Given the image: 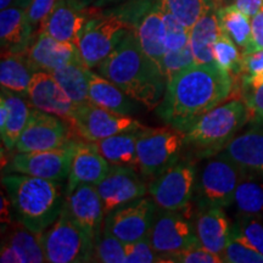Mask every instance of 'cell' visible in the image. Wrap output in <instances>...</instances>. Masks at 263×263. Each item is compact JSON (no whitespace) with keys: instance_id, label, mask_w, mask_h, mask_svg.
<instances>
[{"instance_id":"cell-24","label":"cell","mask_w":263,"mask_h":263,"mask_svg":"<svg viewBox=\"0 0 263 263\" xmlns=\"http://www.w3.org/2000/svg\"><path fill=\"white\" fill-rule=\"evenodd\" d=\"M88 80H89V100L91 104L129 116L137 111L138 101L127 95L107 78L95 73L91 68H88Z\"/></svg>"},{"instance_id":"cell-18","label":"cell","mask_w":263,"mask_h":263,"mask_svg":"<svg viewBox=\"0 0 263 263\" xmlns=\"http://www.w3.org/2000/svg\"><path fill=\"white\" fill-rule=\"evenodd\" d=\"M27 97L33 107L70 121L73 117L76 105L58 83L54 76L47 71H35L32 76Z\"/></svg>"},{"instance_id":"cell-11","label":"cell","mask_w":263,"mask_h":263,"mask_svg":"<svg viewBox=\"0 0 263 263\" xmlns=\"http://www.w3.org/2000/svg\"><path fill=\"white\" fill-rule=\"evenodd\" d=\"M70 122L84 140L98 141L123 132L145 128L139 121L129 115L107 110L91 103L77 106Z\"/></svg>"},{"instance_id":"cell-34","label":"cell","mask_w":263,"mask_h":263,"mask_svg":"<svg viewBox=\"0 0 263 263\" xmlns=\"http://www.w3.org/2000/svg\"><path fill=\"white\" fill-rule=\"evenodd\" d=\"M188 29L212 8L211 0H157Z\"/></svg>"},{"instance_id":"cell-8","label":"cell","mask_w":263,"mask_h":263,"mask_svg":"<svg viewBox=\"0 0 263 263\" xmlns=\"http://www.w3.org/2000/svg\"><path fill=\"white\" fill-rule=\"evenodd\" d=\"M133 28L122 15L91 17L78 43L82 60L89 68H97Z\"/></svg>"},{"instance_id":"cell-1","label":"cell","mask_w":263,"mask_h":263,"mask_svg":"<svg viewBox=\"0 0 263 263\" xmlns=\"http://www.w3.org/2000/svg\"><path fill=\"white\" fill-rule=\"evenodd\" d=\"M234 78L216 64H195L167 81L157 115L174 129L185 133L212 108L228 99Z\"/></svg>"},{"instance_id":"cell-7","label":"cell","mask_w":263,"mask_h":263,"mask_svg":"<svg viewBox=\"0 0 263 263\" xmlns=\"http://www.w3.org/2000/svg\"><path fill=\"white\" fill-rule=\"evenodd\" d=\"M184 133L174 128H145L138 139L139 172L155 178L179 160Z\"/></svg>"},{"instance_id":"cell-4","label":"cell","mask_w":263,"mask_h":263,"mask_svg":"<svg viewBox=\"0 0 263 263\" xmlns=\"http://www.w3.org/2000/svg\"><path fill=\"white\" fill-rule=\"evenodd\" d=\"M249 122L244 100L227 101L200 118L184 133V145L195 150L199 157L217 155L234 139L236 133Z\"/></svg>"},{"instance_id":"cell-29","label":"cell","mask_w":263,"mask_h":263,"mask_svg":"<svg viewBox=\"0 0 263 263\" xmlns=\"http://www.w3.org/2000/svg\"><path fill=\"white\" fill-rule=\"evenodd\" d=\"M2 97L5 98L9 105V117L5 126L0 128L3 144L8 149H15L20 136L24 132L26 124L29 120L31 107L26 103L22 95L2 87Z\"/></svg>"},{"instance_id":"cell-37","label":"cell","mask_w":263,"mask_h":263,"mask_svg":"<svg viewBox=\"0 0 263 263\" xmlns=\"http://www.w3.org/2000/svg\"><path fill=\"white\" fill-rule=\"evenodd\" d=\"M94 262L126 263V244L103 228L94 245Z\"/></svg>"},{"instance_id":"cell-30","label":"cell","mask_w":263,"mask_h":263,"mask_svg":"<svg viewBox=\"0 0 263 263\" xmlns=\"http://www.w3.org/2000/svg\"><path fill=\"white\" fill-rule=\"evenodd\" d=\"M88 68L84 62H72L51 72L65 93L77 106L90 103Z\"/></svg>"},{"instance_id":"cell-23","label":"cell","mask_w":263,"mask_h":263,"mask_svg":"<svg viewBox=\"0 0 263 263\" xmlns=\"http://www.w3.org/2000/svg\"><path fill=\"white\" fill-rule=\"evenodd\" d=\"M34 33L28 26L26 9L10 6L0 12V43L2 52H26Z\"/></svg>"},{"instance_id":"cell-14","label":"cell","mask_w":263,"mask_h":263,"mask_svg":"<svg viewBox=\"0 0 263 263\" xmlns=\"http://www.w3.org/2000/svg\"><path fill=\"white\" fill-rule=\"evenodd\" d=\"M71 143L64 118L31 108L29 120L16 143V153H33L58 149Z\"/></svg>"},{"instance_id":"cell-22","label":"cell","mask_w":263,"mask_h":263,"mask_svg":"<svg viewBox=\"0 0 263 263\" xmlns=\"http://www.w3.org/2000/svg\"><path fill=\"white\" fill-rule=\"evenodd\" d=\"M134 29L143 50L162 70V61L167 51L164 44L166 28L159 2L154 3L141 14Z\"/></svg>"},{"instance_id":"cell-10","label":"cell","mask_w":263,"mask_h":263,"mask_svg":"<svg viewBox=\"0 0 263 263\" xmlns=\"http://www.w3.org/2000/svg\"><path fill=\"white\" fill-rule=\"evenodd\" d=\"M188 207L179 211L161 210V212L156 213L149 239L159 256L173 254L200 244L195 223Z\"/></svg>"},{"instance_id":"cell-19","label":"cell","mask_w":263,"mask_h":263,"mask_svg":"<svg viewBox=\"0 0 263 263\" xmlns=\"http://www.w3.org/2000/svg\"><path fill=\"white\" fill-rule=\"evenodd\" d=\"M26 55L35 71L54 72L72 62H83L80 49L72 43L60 42L47 33H37Z\"/></svg>"},{"instance_id":"cell-36","label":"cell","mask_w":263,"mask_h":263,"mask_svg":"<svg viewBox=\"0 0 263 263\" xmlns=\"http://www.w3.org/2000/svg\"><path fill=\"white\" fill-rule=\"evenodd\" d=\"M227 263H263V255L234 229H230L229 239L222 254Z\"/></svg>"},{"instance_id":"cell-13","label":"cell","mask_w":263,"mask_h":263,"mask_svg":"<svg viewBox=\"0 0 263 263\" xmlns=\"http://www.w3.org/2000/svg\"><path fill=\"white\" fill-rule=\"evenodd\" d=\"M74 144L71 141L58 149L17 153L6 167V173L27 174L62 183L64 180H67L70 174Z\"/></svg>"},{"instance_id":"cell-21","label":"cell","mask_w":263,"mask_h":263,"mask_svg":"<svg viewBox=\"0 0 263 263\" xmlns=\"http://www.w3.org/2000/svg\"><path fill=\"white\" fill-rule=\"evenodd\" d=\"M194 223H195L196 235L200 244L209 251L222 257L232 229L228 217L223 209L221 207L199 209V212L194 218Z\"/></svg>"},{"instance_id":"cell-33","label":"cell","mask_w":263,"mask_h":263,"mask_svg":"<svg viewBox=\"0 0 263 263\" xmlns=\"http://www.w3.org/2000/svg\"><path fill=\"white\" fill-rule=\"evenodd\" d=\"M236 211L242 216H259L263 213V182L248 178L240 182L234 195Z\"/></svg>"},{"instance_id":"cell-32","label":"cell","mask_w":263,"mask_h":263,"mask_svg":"<svg viewBox=\"0 0 263 263\" xmlns=\"http://www.w3.org/2000/svg\"><path fill=\"white\" fill-rule=\"evenodd\" d=\"M3 244L11 246L17 252L22 263H41L45 262V255L43 251L39 234L18 223L6 233L5 238H3Z\"/></svg>"},{"instance_id":"cell-43","label":"cell","mask_w":263,"mask_h":263,"mask_svg":"<svg viewBox=\"0 0 263 263\" xmlns=\"http://www.w3.org/2000/svg\"><path fill=\"white\" fill-rule=\"evenodd\" d=\"M194 57L190 44L178 51H166L162 61V71L166 76L167 81L176 74L177 72L182 71L183 68L194 64Z\"/></svg>"},{"instance_id":"cell-45","label":"cell","mask_w":263,"mask_h":263,"mask_svg":"<svg viewBox=\"0 0 263 263\" xmlns=\"http://www.w3.org/2000/svg\"><path fill=\"white\" fill-rule=\"evenodd\" d=\"M55 3L57 0H32L31 4L26 9V17H27L28 26L34 33V37L39 26L51 12Z\"/></svg>"},{"instance_id":"cell-42","label":"cell","mask_w":263,"mask_h":263,"mask_svg":"<svg viewBox=\"0 0 263 263\" xmlns=\"http://www.w3.org/2000/svg\"><path fill=\"white\" fill-rule=\"evenodd\" d=\"M160 256L147 238L126 244V263H153L159 262Z\"/></svg>"},{"instance_id":"cell-16","label":"cell","mask_w":263,"mask_h":263,"mask_svg":"<svg viewBox=\"0 0 263 263\" xmlns=\"http://www.w3.org/2000/svg\"><path fill=\"white\" fill-rule=\"evenodd\" d=\"M65 209L72 218L97 241L104 228L105 211L97 185L80 184L66 195Z\"/></svg>"},{"instance_id":"cell-3","label":"cell","mask_w":263,"mask_h":263,"mask_svg":"<svg viewBox=\"0 0 263 263\" xmlns=\"http://www.w3.org/2000/svg\"><path fill=\"white\" fill-rule=\"evenodd\" d=\"M2 180L16 221L31 232L42 234L60 217L66 201L61 183L21 173H8Z\"/></svg>"},{"instance_id":"cell-17","label":"cell","mask_w":263,"mask_h":263,"mask_svg":"<svg viewBox=\"0 0 263 263\" xmlns=\"http://www.w3.org/2000/svg\"><path fill=\"white\" fill-rule=\"evenodd\" d=\"M90 18L87 8H80L71 0H57L50 14L39 26L37 33H47L57 41L72 43L78 47Z\"/></svg>"},{"instance_id":"cell-41","label":"cell","mask_w":263,"mask_h":263,"mask_svg":"<svg viewBox=\"0 0 263 263\" xmlns=\"http://www.w3.org/2000/svg\"><path fill=\"white\" fill-rule=\"evenodd\" d=\"M256 217L257 216H244L236 221L232 228L263 255V223Z\"/></svg>"},{"instance_id":"cell-39","label":"cell","mask_w":263,"mask_h":263,"mask_svg":"<svg viewBox=\"0 0 263 263\" xmlns=\"http://www.w3.org/2000/svg\"><path fill=\"white\" fill-rule=\"evenodd\" d=\"M159 262L172 263H223V258L219 255L213 254L203 248L201 244H196L182 251L173 254L160 255Z\"/></svg>"},{"instance_id":"cell-46","label":"cell","mask_w":263,"mask_h":263,"mask_svg":"<svg viewBox=\"0 0 263 263\" xmlns=\"http://www.w3.org/2000/svg\"><path fill=\"white\" fill-rule=\"evenodd\" d=\"M263 50V9L251 17V39L242 54Z\"/></svg>"},{"instance_id":"cell-52","label":"cell","mask_w":263,"mask_h":263,"mask_svg":"<svg viewBox=\"0 0 263 263\" xmlns=\"http://www.w3.org/2000/svg\"><path fill=\"white\" fill-rule=\"evenodd\" d=\"M32 0H16L15 3V6H20V8L22 9H27L28 5L31 4Z\"/></svg>"},{"instance_id":"cell-51","label":"cell","mask_w":263,"mask_h":263,"mask_svg":"<svg viewBox=\"0 0 263 263\" xmlns=\"http://www.w3.org/2000/svg\"><path fill=\"white\" fill-rule=\"evenodd\" d=\"M16 0H0V9L4 10L6 8H10V6H14Z\"/></svg>"},{"instance_id":"cell-38","label":"cell","mask_w":263,"mask_h":263,"mask_svg":"<svg viewBox=\"0 0 263 263\" xmlns=\"http://www.w3.org/2000/svg\"><path fill=\"white\" fill-rule=\"evenodd\" d=\"M160 4V3H159ZM163 14L164 28H166V35H164V44H166L167 51H178L182 50L189 45V34L190 29L184 26L172 12L164 9L160 4Z\"/></svg>"},{"instance_id":"cell-44","label":"cell","mask_w":263,"mask_h":263,"mask_svg":"<svg viewBox=\"0 0 263 263\" xmlns=\"http://www.w3.org/2000/svg\"><path fill=\"white\" fill-rule=\"evenodd\" d=\"M242 98L249 111V121L257 126H263V83L242 89Z\"/></svg>"},{"instance_id":"cell-20","label":"cell","mask_w":263,"mask_h":263,"mask_svg":"<svg viewBox=\"0 0 263 263\" xmlns=\"http://www.w3.org/2000/svg\"><path fill=\"white\" fill-rule=\"evenodd\" d=\"M110 170L111 164L104 159L93 143H76L67 185L65 188L66 195L80 184L98 185L107 176Z\"/></svg>"},{"instance_id":"cell-27","label":"cell","mask_w":263,"mask_h":263,"mask_svg":"<svg viewBox=\"0 0 263 263\" xmlns=\"http://www.w3.org/2000/svg\"><path fill=\"white\" fill-rule=\"evenodd\" d=\"M221 34L217 11L211 9L190 29L189 44L195 64H215L213 45Z\"/></svg>"},{"instance_id":"cell-15","label":"cell","mask_w":263,"mask_h":263,"mask_svg":"<svg viewBox=\"0 0 263 263\" xmlns=\"http://www.w3.org/2000/svg\"><path fill=\"white\" fill-rule=\"evenodd\" d=\"M105 215L117 207L145 196L146 185L132 167L111 166L110 172L97 185Z\"/></svg>"},{"instance_id":"cell-49","label":"cell","mask_w":263,"mask_h":263,"mask_svg":"<svg viewBox=\"0 0 263 263\" xmlns=\"http://www.w3.org/2000/svg\"><path fill=\"white\" fill-rule=\"evenodd\" d=\"M71 2L80 8H88L89 5L94 4L95 0H71Z\"/></svg>"},{"instance_id":"cell-35","label":"cell","mask_w":263,"mask_h":263,"mask_svg":"<svg viewBox=\"0 0 263 263\" xmlns=\"http://www.w3.org/2000/svg\"><path fill=\"white\" fill-rule=\"evenodd\" d=\"M213 55L215 64L222 70L228 72L233 77L241 74L242 52L240 54L238 45L222 31L213 45Z\"/></svg>"},{"instance_id":"cell-12","label":"cell","mask_w":263,"mask_h":263,"mask_svg":"<svg viewBox=\"0 0 263 263\" xmlns=\"http://www.w3.org/2000/svg\"><path fill=\"white\" fill-rule=\"evenodd\" d=\"M156 210L157 205L153 197H139L107 213L104 229L124 244L147 238L155 221Z\"/></svg>"},{"instance_id":"cell-28","label":"cell","mask_w":263,"mask_h":263,"mask_svg":"<svg viewBox=\"0 0 263 263\" xmlns=\"http://www.w3.org/2000/svg\"><path fill=\"white\" fill-rule=\"evenodd\" d=\"M35 68L26 52H2L0 83L2 87L20 95H27Z\"/></svg>"},{"instance_id":"cell-6","label":"cell","mask_w":263,"mask_h":263,"mask_svg":"<svg viewBox=\"0 0 263 263\" xmlns=\"http://www.w3.org/2000/svg\"><path fill=\"white\" fill-rule=\"evenodd\" d=\"M39 238L45 262L82 263L93 259L94 240L68 215L65 207L60 217L39 234Z\"/></svg>"},{"instance_id":"cell-5","label":"cell","mask_w":263,"mask_h":263,"mask_svg":"<svg viewBox=\"0 0 263 263\" xmlns=\"http://www.w3.org/2000/svg\"><path fill=\"white\" fill-rule=\"evenodd\" d=\"M245 176L246 171L223 153L209 157L196 177L193 200L199 209L233 205L236 188Z\"/></svg>"},{"instance_id":"cell-48","label":"cell","mask_w":263,"mask_h":263,"mask_svg":"<svg viewBox=\"0 0 263 263\" xmlns=\"http://www.w3.org/2000/svg\"><path fill=\"white\" fill-rule=\"evenodd\" d=\"M12 216H14V210H12L11 201L8 194L5 195L4 190L2 192V224L10 226L12 224Z\"/></svg>"},{"instance_id":"cell-50","label":"cell","mask_w":263,"mask_h":263,"mask_svg":"<svg viewBox=\"0 0 263 263\" xmlns=\"http://www.w3.org/2000/svg\"><path fill=\"white\" fill-rule=\"evenodd\" d=\"M123 2V0H95L94 4L97 6H103V5H111L116 4V3Z\"/></svg>"},{"instance_id":"cell-47","label":"cell","mask_w":263,"mask_h":263,"mask_svg":"<svg viewBox=\"0 0 263 263\" xmlns=\"http://www.w3.org/2000/svg\"><path fill=\"white\" fill-rule=\"evenodd\" d=\"M233 4L250 17L255 16L259 10L263 9V0H234Z\"/></svg>"},{"instance_id":"cell-26","label":"cell","mask_w":263,"mask_h":263,"mask_svg":"<svg viewBox=\"0 0 263 263\" xmlns=\"http://www.w3.org/2000/svg\"><path fill=\"white\" fill-rule=\"evenodd\" d=\"M221 153L246 172L263 174V132L254 129L236 136Z\"/></svg>"},{"instance_id":"cell-2","label":"cell","mask_w":263,"mask_h":263,"mask_svg":"<svg viewBox=\"0 0 263 263\" xmlns=\"http://www.w3.org/2000/svg\"><path fill=\"white\" fill-rule=\"evenodd\" d=\"M97 72L149 110L157 108L166 91V76L143 50L134 28L99 64Z\"/></svg>"},{"instance_id":"cell-31","label":"cell","mask_w":263,"mask_h":263,"mask_svg":"<svg viewBox=\"0 0 263 263\" xmlns=\"http://www.w3.org/2000/svg\"><path fill=\"white\" fill-rule=\"evenodd\" d=\"M216 11L221 31L244 51L251 39V17L234 4L222 6Z\"/></svg>"},{"instance_id":"cell-25","label":"cell","mask_w":263,"mask_h":263,"mask_svg":"<svg viewBox=\"0 0 263 263\" xmlns=\"http://www.w3.org/2000/svg\"><path fill=\"white\" fill-rule=\"evenodd\" d=\"M145 128L115 134L112 137L93 141V145L111 166L132 167L139 171L137 144Z\"/></svg>"},{"instance_id":"cell-9","label":"cell","mask_w":263,"mask_h":263,"mask_svg":"<svg viewBox=\"0 0 263 263\" xmlns=\"http://www.w3.org/2000/svg\"><path fill=\"white\" fill-rule=\"evenodd\" d=\"M196 177V166L192 160H178L155 177L147 190L157 209L179 211L193 201Z\"/></svg>"},{"instance_id":"cell-40","label":"cell","mask_w":263,"mask_h":263,"mask_svg":"<svg viewBox=\"0 0 263 263\" xmlns=\"http://www.w3.org/2000/svg\"><path fill=\"white\" fill-rule=\"evenodd\" d=\"M263 83V50L242 54L241 85L242 89L254 88Z\"/></svg>"}]
</instances>
